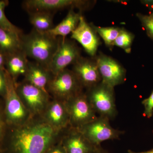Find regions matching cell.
Returning a JSON list of instances; mask_svg holds the SVG:
<instances>
[{
  "mask_svg": "<svg viewBox=\"0 0 153 153\" xmlns=\"http://www.w3.org/2000/svg\"><path fill=\"white\" fill-rule=\"evenodd\" d=\"M63 131L54 129L41 117L22 126H8L0 153H44L60 140Z\"/></svg>",
  "mask_w": 153,
  "mask_h": 153,
  "instance_id": "cell-1",
  "label": "cell"
},
{
  "mask_svg": "<svg viewBox=\"0 0 153 153\" xmlns=\"http://www.w3.org/2000/svg\"><path fill=\"white\" fill-rule=\"evenodd\" d=\"M22 50L27 57L48 68L59 45L60 37L33 29L21 38Z\"/></svg>",
  "mask_w": 153,
  "mask_h": 153,
  "instance_id": "cell-2",
  "label": "cell"
},
{
  "mask_svg": "<svg viewBox=\"0 0 153 153\" xmlns=\"http://www.w3.org/2000/svg\"><path fill=\"white\" fill-rule=\"evenodd\" d=\"M7 91L4 97V112L8 126H18L25 124L33 117L24 106L16 90V83L6 71Z\"/></svg>",
  "mask_w": 153,
  "mask_h": 153,
  "instance_id": "cell-3",
  "label": "cell"
},
{
  "mask_svg": "<svg viewBox=\"0 0 153 153\" xmlns=\"http://www.w3.org/2000/svg\"><path fill=\"white\" fill-rule=\"evenodd\" d=\"M88 100L97 114L112 120L117 113L114 88L103 82L87 89Z\"/></svg>",
  "mask_w": 153,
  "mask_h": 153,
  "instance_id": "cell-4",
  "label": "cell"
},
{
  "mask_svg": "<svg viewBox=\"0 0 153 153\" xmlns=\"http://www.w3.org/2000/svg\"><path fill=\"white\" fill-rule=\"evenodd\" d=\"M83 88L74 72L66 68L53 75L47 89L52 98L66 102L82 92Z\"/></svg>",
  "mask_w": 153,
  "mask_h": 153,
  "instance_id": "cell-5",
  "label": "cell"
},
{
  "mask_svg": "<svg viewBox=\"0 0 153 153\" xmlns=\"http://www.w3.org/2000/svg\"><path fill=\"white\" fill-rule=\"evenodd\" d=\"M16 87L22 103L32 116L41 117L52 98L48 92L24 80L17 82Z\"/></svg>",
  "mask_w": 153,
  "mask_h": 153,
  "instance_id": "cell-6",
  "label": "cell"
},
{
  "mask_svg": "<svg viewBox=\"0 0 153 153\" xmlns=\"http://www.w3.org/2000/svg\"><path fill=\"white\" fill-rule=\"evenodd\" d=\"M109 121L107 118L99 116L95 120L78 128L93 146H99L105 141L119 139L124 133L113 128Z\"/></svg>",
  "mask_w": 153,
  "mask_h": 153,
  "instance_id": "cell-7",
  "label": "cell"
},
{
  "mask_svg": "<svg viewBox=\"0 0 153 153\" xmlns=\"http://www.w3.org/2000/svg\"><path fill=\"white\" fill-rule=\"evenodd\" d=\"M65 102L72 127L79 128L98 117L83 91Z\"/></svg>",
  "mask_w": 153,
  "mask_h": 153,
  "instance_id": "cell-8",
  "label": "cell"
},
{
  "mask_svg": "<svg viewBox=\"0 0 153 153\" xmlns=\"http://www.w3.org/2000/svg\"><path fill=\"white\" fill-rule=\"evenodd\" d=\"M81 57L78 47L73 41L60 37L59 45L48 68L53 75L74 64Z\"/></svg>",
  "mask_w": 153,
  "mask_h": 153,
  "instance_id": "cell-9",
  "label": "cell"
},
{
  "mask_svg": "<svg viewBox=\"0 0 153 153\" xmlns=\"http://www.w3.org/2000/svg\"><path fill=\"white\" fill-rule=\"evenodd\" d=\"M102 82L114 88L124 82L126 71L122 66L111 57L102 55L96 60Z\"/></svg>",
  "mask_w": 153,
  "mask_h": 153,
  "instance_id": "cell-10",
  "label": "cell"
},
{
  "mask_svg": "<svg viewBox=\"0 0 153 153\" xmlns=\"http://www.w3.org/2000/svg\"><path fill=\"white\" fill-rule=\"evenodd\" d=\"M87 2L79 0H27L23 2L24 8L28 13L44 11L54 13L66 8L84 9Z\"/></svg>",
  "mask_w": 153,
  "mask_h": 153,
  "instance_id": "cell-11",
  "label": "cell"
},
{
  "mask_svg": "<svg viewBox=\"0 0 153 153\" xmlns=\"http://www.w3.org/2000/svg\"><path fill=\"white\" fill-rule=\"evenodd\" d=\"M60 141L67 153H92L98 147L93 146L79 129L70 126L63 130Z\"/></svg>",
  "mask_w": 153,
  "mask_h": 153,
  "instance_id": "cell-12",
  "label": "cell"
},
{
  "mask_svg": "<svg viewBox=\"0 0 153 153\" xmlns=\"http://www.w3.org/2000/svg\"><path fill=\"white\" fill-rule=\"evenodd\" d=\"M72 71L83 88L89 89L102 81L96 62L80 57L73 64Z\"/></svg>",
  "mask_w": 153,
  "mask_h": 153,
  "instance_id": "cell-13",
  "label": "cell"
},
{
  "mask_svg": "<svg viewBox=\"0 0 153 153\" xmlns=\"http://www.w3.org/2000/svg\"><path fill=\"white\" fill-rule=\"evenodd\" d=\"M41 117L55 129L62 131L69 126V117L66 102L52 98Z\"/></svg>",
  "mask_w": 153,
  "mask_h": 153,
  "instance_id": "cell-14",
  "label": "cell"
},
{
  "mask_svg": "<svg viewBox=\"0 0 153 153\" xmlns=\"http://www.w3.org/2000/svg\"><path fill=\"white\" fill-rule=\"evenodd\" d=\"M71 38L80 44L89 55H95L99 45L98 38L93 28L82 16L77 27L71 33Z\"/></svg>",
  "mask_w": 153,
  "mask_h": 153,
  "instance_id": "cell-15",
  "label": "cell"
},
{
  "mask_svg": "<svg viewBox=\"0 0 153 153\" xmlns=\"http://www.w3.org/2000/svg\"><path fill=\"white\" fill-rule=\"evenodd\" d=\"M53 74L49 68L36 61H29L24 81L47 91V86Z\"/></svg>",
  "mask_w": 153,
  "mask_h": 153,
  "instance_id": "cell-16",
  "label": "cell"
},
{
  "mask_svg": "<svg viewBox=\"0 0 153 153\" xmlns=\"http://www.w3.org/2000/svg\"><path fill=\"white\" fill-rule=\"evenodd\" d=\"M29 62L27 57L22 50L6 56V71L16 83L19 76H24L26 74Z\"/></svg>",
  "mask_w": 153,
  "mask_h": 153,
  "instance_id": "cell-17",
  "label": "cell"
},
{
  "mask_svg": "<svg viewBox=\"0 0 153 153\" xmlns=\"http://www.w3.org/2000/svg\"><path fill=\"white\" fill-rule=\"evenodd\" d=\"M81 16L80 13H75L73 9H70L66 17L48 33L55 37L66 38L75 30Z\"/></svg>",
  "mask_w": 153,
  "mask_h": 153,
  "instance_id": "cell-18",
  "label": "cell"
},
{
  "mask_svg": "<svg viewBox=\"0 0 153 153\" xmlns=\"http://www.w3.org/2000/svg\"><path fill=\"white\" fill-rule=\"evenodd\" d=\"M30 22L33 29L43 33L49 32L54 27V13L44 11L29 13Z\"/></svg>",
  "mask_w": 153,
  "mask_h": 153,
  "instance_id": "cell-19",
  "label": "cell"
},
{
  "mask_svg": "<svg viewBox=\"0 0 153 153\" xmlns=\"http://www.w3.org/2000/svg\"><path fill=\"white\" fill-rule=\"evenodd\" d=\"M21 50V38L0 27V52L7 56Z\"/></svg>",
  "mask_w": 153,
  "mask_h": 153,
  "instance_id": "cell-20",
  "label": "cell"
},
{
  "mask_svg": "<svg viewBox=\"0 0 153 153\" xmlns=\"http://www.w3.org/2000/svg\"><path fill=\"white\" fill-rule=\"evenodd\" d=\"M8 4V1L0 0V27L21 38L24 34L23 31L12 24L5 14V9Z\"/></svg>",
  "mask_w": 153,
  "mask_h": 153,
  "instance_id": "cell-21",
  "label": "cell"
},
{
  "mask_svg": "<svg viewBox=\"0 0 153 153\" xmlns=\"http://www.w3.org/2000/svg\"><path fill=\"white\" fill-rule=\"evenodd\" d=\"M94 29L108 46H113L115 40L117 38L121 30L119 28L113 27H94Z\"/></svg>",
  "mask_w": 153,
  "mask_h": 153,
  "instance_id": "cell-22",
  "label": "cell"
},
{
  "mask_svg": "<svg viewBox=\"0 0 153 153\" xmlns=\"http://www.w3.org/2000/svg\"><path fill=\"white\" fill-rule=\"evenodd\" d=\"M133 40V36L131 33L123 30H121L120 33L115 40L114 45L120 47L126 51H129Z\"/></svg>",
  "mask_w": 153,
  "mask_h": 153,
  "instance_id": "cell-23",
  "label": "cell"
},
{
  "mask_svg": "<svg viewBox=\"0 0 153 153\" xmlns=\"http://www.w3.org/2000/svg\"><path fill=\"white\" fill-rule=\"evenodd\" d=\"M138 17L149 36L153 39V17L152 16L137 14Z\"/></svg>",
  "mask_w": 153,
  "mask_h": 153,
  "instance_id": "cell-24",
  "label": "cell"
},
{
  "mask_svg": "<svg viewBox=\"0 0 153 153\" xmlns=\"http://www.w3.org/2000/svg\"><path fill=\"white\" fill-rule=\"evenodd\" d=\"M7 127L4 112V100L0 97V146L4 139Z\"/></svg>",
  "mask_w": 153,
  "mask_h": 153,
  "instance_id": "cell-25",
  "label": "cell"
},
{
  "mask_svg": "<svg viewBox=\"0 0 153 153\" xmlns=\"http://www.w3.org/2000/svg\"><path fill=\"white\" fill-rule=\"evenodd\" d=\"M142 103L144 107V115L151 118L153 115V91L148 98L143 100Z\"/></svg>",
  "mask_w": 153,
  "mask_h": 153,
  "instance_id": "cell-26",
  "label": "cell"
},
{
  "mask_svg": "<svg viewBox=\"0 0 153 153\" xmlns=\"http://www.w3.org/2000/svg\"><path fill=\"white\" fill-rule=\"evenodd\" d=\"M7 79L6 69H0V97H4L7 91Z\"/></svg>",
  "mask_w": 153,
  "mask_h": 153,
  "instance_id": "cell-27",
  "label": "cell"
},
{
  "mask_svg": "<svg viewBox=\"0 0 153 153\" xmlns=\"http://www.w3.org/2000/svg\"><path fill=\"white\" fill-rule=\"evenodd\" d=\"M44 153H67V152L60 140L58 142L50 147Z\"/></svg>",
  "mask_w": 153,
  "mask_h": 153,
  "instance_id": "cell-28",
  "label": "cell"
},
{
  "mask_svg": "<svg viewBox=\"0 0 153 153\" xmlns=\"http://www.w3.org/2000/svg\"><path fill=\"white\" fill-rule=\"evenodd\" d=\"M6 55L2 52H0V69L5 70V69Z\"/></svg>",
  "mask_w": 153,
  "mask_h": 153,
  "instance_id": "cell-29",
  "label": "cell"
},
{
  "mask_svg": "<svg viewBox=\"0 0 153 153\" xmlns=\"http://www.w3.org/2000/svg\"><path fill=\"white\" fill-rule=\"evenodd\" d=\"M92 153H111L108 152V151H107L105 149H103L101 146L97 147L96 149L94 151V152Z\"/></svg>",
  "mask_w": 153,
  "mask_h": 153,
  "instance_id": "cell-30",
  "label": "cell"
},
{
  "mask_svg": "<svg viewBox=\"0 0 153 153\" xmlns=\"http://www.w3.org/2000/svg\"><path fill=\"white\" fill-rule=\"evenodd\" d=\"M128 153H153V149H152L149 150L145 152H136L131 150L129 149L128 150Z\"/></svg>",
  "mask_w": 153,
  "mask_h": 153,
  "instance_id": "cell-31",
  "label": "cell"
},
{
  "mask_svg": "<svg viewBox=\"0 0 153 153\" xmlns=\"http://www.w3.org/2000/svg\"><path fill=\"white\" fill-rule=\"evenodd\" d=\"M152 16L153 17V14Z\"/></svg>",
  "mask_w": 153,
  "mask_h": 153,
  "instance_id": "cell-32",
  "label": "cell"
}]
</instances>
